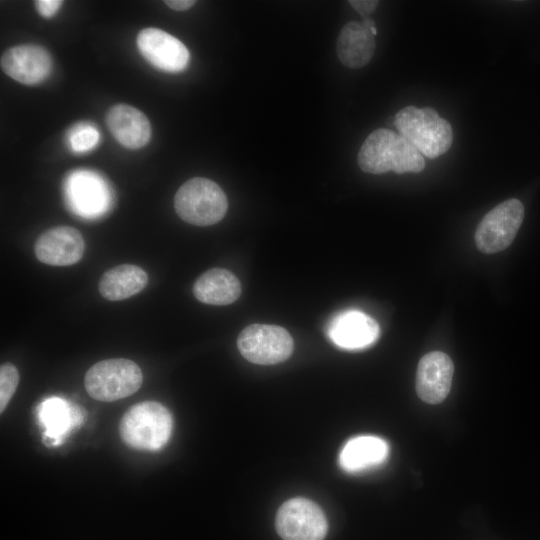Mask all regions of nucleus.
I'll list each match as a JSON object with an SVG mask.
<instances>
[{"label": "nucleus", "instance_id": "obj_11", "mask_svg": "<svg viewBox=\"0 0 540 540\" xmlns=\"http://www.w3.org/2000/svg\"><path fill=\"white\" fill-rule=\"evenodd\" d=\"M0 64L9 77L25 85L43 82L52 70V58L48 50L34 44L9 48L2 54Z\"/></svg>", "mask_w": 540, "mask_h": 540}, {"label": "nucleus", "instance_id": "obj_17", "mask_svg": "<svg viewBox=\"0 0 540 540\" xmlns=\"http://www.w3.org/2000/svg\"><path fill=\"white\" fill-rule=\"evenodd\" d=\"M375 36L362 21H350L341 29L337 39V55L341 63L349 68L365 66L374 55Z\"/></svg>", "mask_w": 540, "mask_h": 540}, {"label": "nucleus", "instance_id": "obj_22", "mask_svg": "<svg viewBox=\"0 0 540 540\" xmlns=\"http://www.w3.org/2000/svg\"><path fill=\"white\" fill-rule=\"evenodd\" d=\"M19 383V372L11 363L0 367V412L2 413L11 400Z\"/></svg>", "mask_w": 540, "mask_h": 540}, {"label": "nucleus", "instance_id": "obj_13", "mask_svg": "<svg viewBox=\"0 0 540 540\" xmlns=\"http://www.w3.org/2000/svg\"><path fill=\"white\" fill-rule=\"evenodd\" d=\"M380 334L376 320L358 310L336 315L327 327V335L339 348L360 350L374 344Z\"/></svg>", "mask_w": 540, "mask_h": 540}, {"label": "nucleus", "instance_id": "obj_7", "mask_svg": "<svg viewBox=\"0 0 540 540\" xmlns=\"http://www.w3.org/2000/svg\"><path fill=\"white\" fill-rule=\"evenodd\" d=\"M524 218V206L516 198L507 199L490 210L475 232L477 248L486 254L506 249L514 240Z\"/></svg>", "mask_w": 540, "mask_h": 540}, {"label": "nucleus", "instance_id": "obj_1", "mask_svg": "<svg viewBox=\"0 0 540 540\" xmlns=\"http://www.w3.org/2000/svg\"><path fill=\"white\" fill-rule=\"evenodd\" d=\"M362 171L383 174L418 173L425 168L423 155L402 135L385 128L371 132L358 153Z\"/></svg>", "mask_w": 540, "mask_h": 540}, {"label": "nucleus", "instance_id": "obj_10", "mask_svg": "<svg viewBox=\"0 0 540 540\" xmlns=\"http://www.w3.org/2000/svg\"><path fill=\"white\" fill-rule=\"evenodd\" d=\"M137 46L141 55L159 70L177 73L189 64L187 47L161 29L150 27L141 30L137 36Z\"/></svg>", "mask_w": 540, "mask_h": 540}, {"label": "nucleus", "instance_id": "obj_15", "mask_svg": "<svg viewBox=\"0 0 540 540\" xmlns=\"http://www.w3.org/2000/svg\"><path fill=\"white\" fill-rule=\"evenodd\" d=\"M85 410L60 397L45 399L37 407V418L43 428V443L61 444L68 434L85 421Z\"/></svg>", "mask_w": 540, "mask_h": 540}, {"label": "nucleus", "instance_id": "obj_19", "mask_svg": "<svg viewBox=\"0 0 540 540\" xmlns=\"http://www.w3.org/2000/svg\"><path fill=\"white\" fill-rule=\"evenodd\" d=\"M239 279L229 270L212 268L195 281L193 293L197 300L210 305H228L241 295Z\"/></svg>", "mask_w": 540, "mask_h": 540}, {"label": "nucleus", "instance_id": "obj_25", "mask_svg": "<svg viewBox=\"0 0 540 540\" xmlns=\"http://www.w3.org/2000/svg\"><path fill=\"white\" fill-rule=\"evenodd\" d=\"M196 2L194 0H166L165 4L175 11H185L191 8Z\"/></svg>", "mask_w": 540, "mask_h": 540}, {"label": "nucleus", "instance_id": "obj_21", "mask_svg": "<svg viewBox=\"0 0 540 540\" xmlns=\"http://www.w3.org/2000/svg\"><path fill=\"white\" fill-rule=\"evenodd\" d=\"M99 138L98 130L90 124L77 125L68 135L70 148L77 153L93 149L98 144Z\"/></svg>", "mask_w": 540, "mask_h": 540}, {"label": "nucleus", "instance_id": "obj_12", "mask_svg": "<svg viewBox=\"0 0 540 540\" xmlns=\"http://www.w3.org/2000/svg\"><path fill=\"white\" fill-rule=\"evenodd\" d=\"M34 250L37 259L44 264L69 266L79 262L83 257L85 241L77 229L57 226L39 236Z\"/></svg>", "mask_w": 540, "mask_h": 540}, {"label": "nucleus", "instance_id": "obj_26", "mask_svg": "<svg viewBox=\"0 0 540 540\" xmlns=\"http://www.w3.org/2000/svg\"><path fill=\"white\" fill-rule=\"evenodd\" d=\"M362 23L370 29V31L372 32V34L374 36H376L377 34V29H376V25H375V22L373 19H371L370 17H366V18H363L362 20Z\"/></svg>", "mask_w": 540, "mask_h": 540}, {"label": "nucleus", "instance_id": "obj_3", "mask_svg": "<svg viewBox=\"0 0 540 540\" xmlns=\"http://www.w3.org/2000/svg\"><path fill=\"white\" fill-rule=\"evenodd\" d=\"M394 124L399 134L428 158L439 157L452 145L451 124L433 108L404 107L395 115Z\"/></svg>", "mask_w": 540, "mask_h": 540}, {"label": "nucleus", "instance_id": "obj_5", "mask_svg": "<svg viewBox=\"0 0 540 540\" xmlns=\"http://www.w3.org/2000/svg\"><path fill=\"white\" fill-rule=\"evenodd\" d=\"M142 381V371L135 362L112 358L92 365L85 374L84 385L93 399L112 402L135 393Z\"/></svg>", "mask_w": 540, "mask_h": 540}, {"label": "nucleus", "instance_id": "obj_2", "mask_svg": "<svg viewBox=\"0 0 540 540\" xmlns=\"http://www.w3.org/2000/svg\"><path fill=\"white\" fill-rule=\"evenodd\" d=\"M172 429L170 411L155 401H143L131 406L119 423L122 441L133 449L145 451L163 448L171 437Z\"/></svg>", "mask_w": 540, "mask_h": 540}, {"label": "nucleus", "instance_id": "obj_20", "mask_svg": "<svg viewBox=\"0 0 540 540\" xmlns=\"http://www.w3.org/2000/svg\"><path fill=\"white\" fill-rule=\"evenodd\" d=\"M148 283L147 273L139 266L122 264L107 270L99 282V292L107 300L119 301L141 292Z\"/></svg>", "mask_w": 540, "mask_h": 540}, {"label": "nucleus", "instance_id": "obj_18", "mask_svg": "<svg viewBox=\"0 0 540 540\" xmlns=\"http://www.w3.org/2000/svg\"><path fill=\"white\" fill-rule=\"evenodd\" d=\"M388 453L389 446L384 439L372 435L357 436L343 446L339 464L343 470L356 473L383 463Z\"/></svg>", "mask_w": 540, "mask_h": 540}, {"label": "nucleus", "instance_id": "obj_23", "mask_svg": "<svg viewBox=\"0 0 540 540\" xmlns=\"http://www.w3.org/2000/svg\"><path fill=\"white\" fill-rule=\"evenodd\" d=\"M62 4L63 1L60 0H38L35 2V7L40 15L50 18L56 14Z\"/></svg>", "mask_w": 540, "mask_h": 540}, {"label": "nucleus", "instance_id": "obj_4", "mask_svg": "<svg viewBox=\"0 0 540 540\" xmlns=\"http://www.w3.org/2000/svg\"><path fill=\"white\" fill-rule=\"evenodd\" d=\"M174 208L183 221L196 226H210L224 218L228 201L217 183L196 177L187 180L177 190Z\"/></svg>", "mask_w": 540, "mask_h": 540}, {"label": "nucleus", "instance_id": "obj_9", "mask_svg": "<svg viewBox=\"0 0 540 540\" xmlns=\"http://www.w3.org/2000/svg\"><path fill=\"white\" fill-rule=\"evenodd\" d=\"M66 199L76 214L94 218L108 210L110 192L107 183L91 171H75L66 180Z\"/></svg>", "mask_w": 540, "mask_h": 540}, {"label": "nucleus", "instance_id": "obj_16", "mask_svg": "<svg viewBox=\"0 0 540 540\" xmlns=\"http://www.w3.org/2000/svg\"><path fill=\"white\" fill-rule=\"evenodd\" d=\"M106 124L113 137L128 149L142 148L151 137V125L146 115L127 104L111 107Z\"/></svg>", "mask_w": 540, "mask_h": 540}, {"label": "nucleus", "instance_id": "obj_6", "mask_svg": "<svg viewBox=\"0 0 540 540\" xmlns=\"http://www.w3.org/2000/svg\"><path fill=\"white\" fill-rule=\"evenodd\" d=\"M237 346L249 362L273 365L291 356L294 343L289 332L281 326L251 324L240 332Z\"/></svg>", "mask_w": 540, "mask_h": 540}, {"label": "nucleus", "instance_id": "obj_8", "mask_svg": "<svg viewBox=\"0 0 540 540\" xmlns=\"http://www.w3.org/2000/svg\"><path fill=\"white\" fill-rule=\"evenodd\" d=\"M275 525L283 540H323L328 530L322 509L302 497L289 499L280 506Z\"/></svg>", "mask_w": 540, "mask_h": 540}, {"label": "nucleus", "instance_id": "obj_24", "mask_svg": "<svg viewBox=\"0 0 540 540\" xmlns=\"http://www.w3.org/2000/svg\"><path fill=\"white\" fill-rule=\"evenodd\" d=\"M349 4L363 17H369L377 8L379 2L374 0H350Z\"/></svg>", "mask_w": 540, "mask_h": 540}, {"label": "nucleus", "instance_id": "obj_14", "mask_svg": "<svg viewBox=\"0 0 540 540\" xmlns=\"http://www.w3.org/2000/svg\"><path fill=\"white\" fill-rule=\"evenodd\" d=\"M454 365L444 352L433 351L424 355L417 367L416 392L428 404H439L449 394Z\"/></svg>", "mask_w": 540, "mask_h": 540}]
</instances>
